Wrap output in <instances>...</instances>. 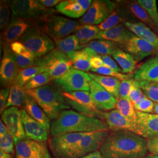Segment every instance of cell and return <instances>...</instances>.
Instances as JSON below:
<instances>
[{
  "label": "cell",
  "instance_id": "9a60e30c",
  "mask_svg": "<svg viewBox=\"0 0 158 158\" xmlns=\"http://www.w3.org/2000/svg\"><path fill=\"white\" fill-rule=\"evenodd\" d=\"M1 120L6 125L8 132L14 137L15 144L25 138L22 110L16 107L8 108L1 114Z\"/></svg>",
  "mask_w": 158,
  "mask_h": 158
},
{
  "label": "cell",
  "instance_id": "94428289",
  "mask_svg": "<svg viewBox=\"0 0 158 158\" xmlns=\"http://www.w3.org/2000/svg\"><path fill=\"white\" fill-rule=\"evenodd\" d=\"M152 156V155H147V156H144V157H142V158H151Z\"/></svg>",
  "mask_w": 158,
  "mask_h": 158
},
{
  "label": "cell",
  "instance_id": "ac0fdd59",
  "mask_svg": "<svg viewBox=\"0 0 158 158\" xmlns=\"http://www.w3.org/2000/svg\"><path fill=\"white\" fill-rule=\"evenodd\" d=\"M28 19L12 16L8 25L3 30L2 34L4 45H9L18 41L30 27Z\"/></svg>",
  "mask_w": 158,
  "mask_h": 158
},
{
  "label": "cell",
  "instance_id": "f6af8a7d",
  "mask_svg": "<svg viewBox=\"0 0 158 158\" xmlns=\"http://www.w3.org/2000/svg\"><path fill=\"white\" fill-rule=\"evenodd\" d=\"M12 51L17 55L23 56L29 59H37L34 55L27 49V48L19 41H16L12 43L10 45Z\"/></svg>",
  "mask_w": 158,
  "mask_h": 158
},
{
  "label": "cell",
  "instance_id": "1f68e13d",
  "mask_svg": "<svg viewBox=\"0 0 158 158\" xmlns=\"http://www.w3.org/2000/svg\"><path fill=\"white\" fill-rule=\"evenodd\" d=\"M55 44L58 51L68 56L74 51H80L83 49V46L80 45L78 38L75 35H69L62 39L55 40Z\"/></svg>",
  "mask_w": 158,
  "mask_h": 158
},
{
  "label": "cell",
  "instance_id": "2e32d148",
  "mask_svg": "<svg viewBox=\"0 0 158 158\" xmlns=\"http://www.w3.org/2000/svg\"><path fill=\"white\" fill-rule=\"evenodd\" d=\"M90 91L93 102L98 111L104 112L116 108L117 98L93 80L90 83Z\"/></svg>",
  "mask_w": 158,
  "mask_h": 158
},
{
  "label": "cell",
  "instance_id": "d590c367",
  "mask_svg": "<svg viewBox=\"0 0 158 158\" xmlns=\"http://www.w3.org/2000/svg\"><path fill=\"white\" fill-rule=\"evenodd\" d=\"M44 72H45L43 68L39 66H33L25 69H21L18 74L14 83L24 87L36 75Z\"/></svg>",
  "mask_w": 158,
  "mask_h": 158
},
{
  "label": "cell",
  "instance_id": "8d00e7d4",
  "mask_svg": "<svg viewBox=\"0 0 158 158\" xmlns=\"http://www.w3.org/2000/svg\"><path fill=\"white\" fill-rule=\"evenodd\" d=\"M116 110H117L125 118L136 123V111L134 104L129 99L118 98L116 104Z\"/></svg>",
  "mask_w": 158,
  "mask_h": 158
},
{
  "label": "cell",
  "instance_id": "484cf974",
  "mask_svg": "<svg viewBox=\"0 0 158 158\" xmlns=\"http://www.w3.org/2000/svg\"><path fill=\"white\" fill-rule=\"evenodd\" d=\"M134 78L136 81L158 83V57L142 64L135 72Z\"/></svg>",
  "mask_w": 158,
  "mask_h": 158
},
{
  "label": "cell",
  "instance_id": "b9f144b4",
  "mask_svg": "<svg viewBox=\"0 0 158 158\" xmlns=\"http://www.w3.org/2000/svg\"><path fill=\"white\" fill-rule=\"evenodd\" d=\"M11 8L8 1H1L0 3V28L4 30L10 23Z\"/></svg>",
  "mask_w": 158,
  "mask_h": 158
},
{
  "label": "cell",
  "instance_id": "83f0119b",
  "mask_svg": "<svg viewBox=\"0 0 158 158\" xmlns=\"http://www.w3.org/2000/svg\"><path fill=\"white\" fill-rule=\"evenodd\" d=\"M112 56L118 64L123 73H131L135 69L137 62L134 57L118 47L113 52Z\"/></svg>",
  "mask_w": 158,
  "mask_h": 158
},
{
  "label": "cell",
  "instance_id": "f5cc1de1",
  "mask_svg": "<svg viewBox=\"0 0 158 158\" xmlns=\"http://www.w3.org/2000/svg\"><path fill=\"white\" fill-rule=\"evenodd\" d=\"M91 69H97L104 66L102 60V57L99 55H97L91 58L90 60Z\"/></svg>",
  "mask_w": 158,
  "mask_h": 158
},
{
  "label": "cell",
  "instance_id": "e575fe53",
  "mask_svg": "<svg viewBox=\"0 0 158 158\" xmlns=\"http://www.w3.org/2000/svg\"><path fill=\"white\" fill-rule=\"evenodd\" d=\"M26 95V90L24 89L23 87L16 83H14L10 87V95L6 108L23 106Z\"/></svg>",
  "mask_w": 158,
  "mask_h": 158
},
{
  "label": "cell",
  "instance_id": "d6986e66",
  "mask_svg": "<svg viewBox=\"0 0 158 158\" xmlns=\"http://www.w3.org/2000/svg\"><path fill=\"white\" fill-rule=\"evenodd\" d=\"M136 124L142 137L150 139L158 136V115L136 111Z\"/></svg>",
  "mask_w": 158,
  "mask_h": 158
},
{
  "label": "cell",
  "instance_id": "6da1fadb",
  "mask_svg": "<svg viewBox=\"0 0 158 158\" xmlns=\"http://www.w3.org/2000/svg\"><path fill=\"white\" fill-rule=\"evenodd\" d=\"M148 151L145 138L127 130L110 132L100 148L103 158H141Z\"/></svg>",
  "mask_w": 158,
  "mask_h": 158
},
{
  "label": "cell",
  "instance_id": "8992f818",
  "mask_svg": "<svg viewBox=\"0 0 158 158\" xmlns=\"http://www.w3.org/2000/svg\"><path fill=\"white\" fill-rule=\"evenodd\" d=\"M36 66L43 68L54 80L60 78L73 67V63L68 55L57 49L49 52L37 59Z\"/></svg>",
  "mask_w": 158,
  "mask_h": 158
},
{
  "label": "cell",
  "instance_id": "74e56055",
  "mask_svg": "<svg viewBox=\"0 0 158 158\" xmlns=\"http://www.w3.org/2000/svg\"><path fill=\"white\" fill-rule=\"evenodd\" d=\"M137 81L147 98L158 103V83L147 81Z\"/></svg>",
  "mask_w": 158,
  "mask_h": 158
},
{
  "label": "cell",
  "instance_id": "44dd1931",
  "mask_svg": "<svg viewBox=\"0 0 158 158\" xmlns=\"http://www.w3.org/2000/svg\"><path fill=\"white\" fill-rule=\"evenodd\" d=\"M22 118L25 135L29 139L39 142H45L48 139V131L38 121L22 110Z\"/></svg>",
  "mask_w": 158,
  "mask_h": 158
},
{
  "label": "cell",
  "instance_id": "db71d44e",
  "mask_svg": "<svg viewBox=\"0 0 158 158\" xmlns=\"http://www.w3.org/2000/svg\"><path fill=\"white\" fill-rule=\"evenodd\" d=\"M40 3L46 8H51L54 6H57L62 1L60 0H40Z\"/></svg>",
  "mask_w": 158,
  "mask_h": 158
},
{
  "label": "cell",
  "instance_id": "e0dca14e",
  "mask_svg": "<svg viewBox=\"0 0 158 158\" xmlns=\"http://www.w3.org/2000/svg\"><path fill=\"white\" fill-rule=\"evenodd\" d=\"M121 46L124 49L126 52L134 57L136 62L141 61L145 57L152 55L158 51L151 44L136 36Z\"/></svg>",
  "mask_w": 158,
  "mask_h": 158
},
{
  "label": "cell",
  "instance_id": "91938a15",
  "mask_svg": "<svg viewBox=\"0 0 158 158\" xmlns=\"http://www.w3.org/2000/svg\"><path fill=\"white\" fill-rule=\"evenodd\" d=\"M153 113H155L156 115H158V103H155Z\"/></svg>",
  "mask_w": 158,
  "mask_h": 158
},
{
  "label": "cell",
  "instance_id": "680465c9",
  "mask_svg": "<svg viewBox=\"0 0 158 158\" xmlns=\"http://www.w3.org/2000/svg\"><path fill=\"white\" fill-rule=\"evenodd\" d=\"M0 158H13L10 153H7L2 151H0Z\"/></svg>",
  "mask_w": 158,
  "mask_h": 158
},
{
  "label": "cell",
  "instance_id": "be15d7a7",
  "mask_svg": "<svg viewBox=\"0 0 158 158\" xmlns=\"http://www.w3.org/2000/svg\"></svg>",
  "mask_w": 158,
  "mask_h": 158
},
{
  "label": "cell",
  "instance_id": "7dc6e473",
  "mask_svg": "<svg viewBox=\"0 0 158 158\" xmlns=\"http://www.w3.org/2000/svg\"><path fill=\"white\" fill-rule=\"evenodd\" d=\"M13 54H14V59L17 62V65L20 70L25 69L33 66H36V62L37 59L27 58V57L17 55L14 52H13Z\"/></svg>",
  "mask_w": 158,
  "mask_h": 158
},
{
  "label": "cell",
  "instance_id": "4dcf8cb0",
  "mask_svg": "<svg viewBox=\"0 0 158 158\" xmlns=\"http://www.w3.org/2000/svg\"><path fill=\"white\" fill-rule=\"evenodd\" d=\"M56 10L63 15L73 18H79L85 14L77 0L62 1L56 6Z\"/></svg>",
  "mask_w": 158,
  "mask_h": 158
},
{
  "label": "cell",
  "instance_id": "3957f363",
  "mask_svg": "<svg viewBox=\"0 0 158 158\" xmlns=\"http://www.w3.org/2000/svg\"><path fill=\"white\" fill-rule=\"evenodd\" d=\"M26 93L36 102L52 119H56L63 111L70 108L61 89L57 85H45L38 89L26 91Z\"/></svg>",
  "mask_w": 158,
  "mask_h": 158
},
{
  "label": "cell",
  "instance_id": "5b68a950",
  "mask_svg": "<svg viewBox=\"0 0 158 158\" xmlns=\"http://www.w3.org/2000/svg\"><path fill=\"white\" fill-rule=\"evenodd\" d=\"M18 41L21 42L37 59L55 49V44L51 38L33 25H30Z\"/></svg>",
  "mask_w": 158,
  "mask_h": 158
},
{
  "label": "cell",
  "instance_id": "ffe728a7",
  "mask_svg": "<svg viewBox=\"0 0 158 158\" xmlns=\"http://www.w3.org/2000/svg\"><path fill=\"white\" fill-rule=\"evenodd\" d=\"M102 117L107 125L108 128L111 131L127 130L139 135V131L135 123L125 118L117 110L102 112Z\"/></svg>",
  "mask_w": 158,
  "mask_h": 158
},
{
  "label": "cell",
  "instance_id": "836d02e7",
  "mask_svg": "<svg viewBox=\"0 0 158 158\" xmlns=\"http://www.w3.org/2000/svg\"><path fill=\"white\" fill-rule=\"evenodd\" d=\"M87 47L100 55H112L118 48V44L107 40H92L87 44Z\"/></svg>",
  "mask_w": 158,
  "mask_h": 158
},
{
  "label": "cell",
  "instance_id": "6125c7cd",
  "mask_svg": "<svg viewBox=\"0 0 158 158\" xmlns=\"http://www.w3.org/2000/svg\"><path fill=\"white\" fill-rule=\"evenodd\" d=\"M151 158H158V156H152Z\"/></svg>",
  "mask_w": 158,
  "mask_h": 158
},
{
  "label": "cell",
  "instance_id": "6f0895ef",
  "mask_svg": "<svg viewBox=\"0 0 158 158\" xmlns=\"http://www.w3.org/2000/svg\"><path fill=\"white\" fill-rule=\"evenodd\" d=\"M8 132V131L6 125L2 120H1L0 121V136L5 135Z\"/></svg>",
  "mask_w": 158,
  "mask_h": 158
},
{
  "label": "cell",
  "instance_id": "603a6c76",
  "mask_svg": "<svg viewBox=\"0 0 158 158\" xmlns=\"http://www.w3.org/2000/svg\"><path fill=\"white\" fill-rule=\"evenodd\" d=\"M23 108L29 116L38 121L48 131H50L51 126L50 118L40 107L36 102L27 94L23 104Z\"/></svg>",
  "mask_w": 158,
  "mask_h": 158
},
{
  "label": "cell",
  "instance_id": "8fae6325",
  "mask_svg": "<svg viewBox=\"0 0 158 158\" xmlns=\"http://www.w3.org/2000/svg\"><path fill=\"white\" fill-rule=\"evenodd\" d=\"M117 3L108 0H94L85 15L79 19L81 25H99L112 13Z\"/></svg>",
  "mask_w": 158,
  "mask_h": 158
},
{
  "label": "cell",
  "instance_id": "7bdbcfd3",
  "mask_svg": "<svg viewBox=\"0 0 158 158\" xmlns=\"http://www.w3.org/2000/svg\"><path fill=\"white\" fill-rule=\"evenodd\" d=\"M145 98L147 96L143 93L138 81L135 80L129 94L130 101L134 104V106H135Z\"/></svg>",
  "mask_w": 158,
  "mask_h": 158
},
{
  "label": "cell",
  "instance_id": "f35d334b",
  "mask_svg": "<svg viewBox=\"0 0 158 158\" xmlns=\"http://www.w3.org/2000/svg\"><path fill=\"white\" fill-rule=\"evenodd\" d=\"M53 79L49 74L47 72H44L34 77L27 84L25 85L23 88L26 91L38 89L47 85Z\"/></svg>",
  "mask_w": 158,
  "mask_h": 158
},
{
  "label": "cell",
  "instance_id": "9f6ffc18",
  "mask_svg": "<svg viewBox=\"0 0 158 158\" xmlns=\"http://www.w3.org/2000/svg\"><path fill=\"white\" fill-rule=\"evenodd\" d=\"M78 158H103L100 151H97L94 152L90 153L85 156Z\"/></svg>",
  "mask_w": 158,
  "mask_h": 158
},
{
  "label": "cell",
  "instance_id": "816d5d0a",
  "mask_svg": "<svg viewBox=\"0 0 158 158\" xmlns=\"http://www.w3.org/2000/svg\"><path fill=\"white\" fill-rule=\"evenodd\" d=\"M148 151L153 156H158V136L148 139L147 141Z\"/></svg>",
  "mask_w": 158,
  "mask_h": 158
},
{
  "label": "cell",
  "instance_id": "5bb4252c",
  "mask_svg": "<svg viewBox=\"0 0 158 158\" xmlns=\"http://www.w3.org/2000/svg\"><path fill=\"white\" fill-rule=\"evenodd\" d=\"M16 158H51L44 142L25 138L15 143Z\"/></svg>",
  "mask_w": 158,
  "mask_h": 158
},
{
  "label": "cell",
  "instance_id": "4316f807",
  "mask_svg": "<svg viewBox=\"0 0 158 158\" xmlns=\"http://www.w3.org/2000/svg\"><path fill=\"white\" fill-rule=\"evenodd\" d=\"M130 31L136 36L147 40L158 49V36L147 25L141 22L126 21L123 23Z\"/></svg>",
  "mask_w": 158,
  "mask_h": 158
},
{
  "label": "cell",
  "instance_id": "7a4b0ae2",
  "mask_svg": "<svg viewBox=\"0 0 158 158\" xmlns=\"http://www.w3.org/2000/svg\"><path fill=\"white\" fill-rule=\"evenodd\" d=\"M106 123L101 119L90 117L73 110H64L51 124L52 138L70 133L90 132L108 130Z\"/></svg>",
  "mask_w": 158,
  "mask_h": 158
},
{
  "label": "cell",
  "instance_id": "d4e9b609",
  "mask_svg": "<svg viewBox=\"0 0 158 158\" xmlns=\"http://www.w3.org/2000/svg\"><path fill=\"white\" fill-rule=\"evenodd\" d=\"M97 55L98 54L94 51L86 46L81 50L71 53L68 55V57L73 63V69L85 72L91 70V59Z\"/></svg>",
  "mask_w": 158,
  "mask_h": 158
},
{
  "label": "cell",
  "instance_id": "f1b7e54d",
  "mask_svg": "<svg viewBox=\"0 0 158 158\" xmlns=\"http://www.w3.org/2000/svg\"><path fill=\"white\" fill-rule=\"evenodd\" d=\"M89 75L91 79L100 85L106 90L117 99L118 98L119 88L121 83L120 80L98 74L89 73Z\"/></svg>",
  "mask_w": 158,
  "mask_h": 158
},
{
  "label": "cell",
  "instance_id": "11a10c76",
  "mask_svg": "<svg viewBox=\"0 0 158 158\" xmlns=\"http://www.w3.org/2000/svg\"><path fill=\"white\" fill-rule=\"evenodd\" d=\"M77 1L80 5L81 6L84 12L85 13H86L91 6L92 1L91 0H77Z\"/></svg>",
  "mask_w": 158,
  "mask_h": 158
},
{
  "label": "cell",
  "instance_id": "52a82bcc",
  "mask_svg": "<svg viewBox=\"0 0 158 158\" xmlns=\"http://www.w3.org/2000/svg\"><path fill=\"white\" fill-rule=\"evenodd\" d=\"M12 17L26 19H35L40 17L53 15L55 10L42 6L39 1H8Z\"/></svg>",
  "mask_w": 158,
  "mask_h": 158
},
{
  "label": "cell",
  "instance_id": "7402d4cb",
  "mask_svg": "<svg viewBox=\"0 0 158 158\" xmlns=\"http://www.w3.org/2000/svg\"><path fill=\"white\" fill-rule=\"evenodd\" d=\"M134 36V34L132 33L124 23H119L109 30L101 31L98 35L96 40H110L122 46L125 44Z\"/></svg>",
  "mask_w": 158,
  "mask_h": 158
},
{
  "label": "cell",
  "instance_id": "d6a6232c",
  "mask_svg": "<svg viewBox=\"0 0 158 158\" xmlns=\"http://www.w3.org/2000/svg\"><path fill=\"white\" fill-rule=\"evenodd\" d=\"M101 32L98 26L92 25H81L75 32V35L78 38L81 45L88 44L92 40H96Z\"/></svg>",
  "mask_w": 158,
  "mask_h": 158
},
{
  "label": "cell",
  "instance_id": "7c38bea8",
  "mask_svg": "<svg viewBox=\"0 0 158 158\" xmlns=\"http://www.w3.org/2000/svg\"><path fill=\"white\" fill-rule=\"evenodd\" d=\"M87 132L70 133L52 138L50 148L56 158H69L70 153Z\"/></svg>",
  "mask_w": 158,
  "mask_h": 158
},
{
  "label": "cell",
  "instance_id": "681fc988",
  "mask_svg": "<svg viewBox=\"0 0 158 158\" xmlns=\"http://www.w3.org/2000/svg\"><path fill=\"white\" fill-rule=\"evenodd\" d=\"M10 87H4L0 91V113L2 114L6 109Z\"/></svg>",
  "mask_w": 158,
  "mask_h": 158
},
{
  "label": "cell",
  "instance_id": "f546056e",
  "mask_svg": "<svg viewBox=\"0 0 158 158\" xmlns=\"http://www.w3.org/2000/svg\"><path fill=\"white\" fill-rule=\"evenodd\" d=\"M128 15L125 11L124 8L121 6H118L112 13L106 18L102 23L98 25V28L101 31H107L116 27L121 23L127 21Z\"/></svg>",
  "mask_w": 158,
  "mask_h": 158
},
{
  "label": "cell",
  "instance_id": "60d3db41",
  "mask_svg": "<svg viewBox=\"0 0 158 158\" xmlns=\"http://www.w3.org/2000/svg\"><path fill=\"white\" fill-rule=\"evenodd\" d=\"M91 71L92 72L96 73L100 75L113 77L119 79L120 80L130 79L133 76L132 75H128V74H125L122 73H119L118 72H116L113 69H111V68H108L105 65L102 66L101 68H97V69H91Z\"/></svg>",
  "mask_w": 158,
  "mask_h": 158
},
{
  "label": "cell",
  "instance_id": "9c48e42d",
  "mask_svg": "<svg viewBox=\"0 0 158 158\" xmlns=\"http://www.w3.org/2000/svg\"><path fill=\"white\" fill-rule=\"evenodd\" d=\"M91 80L89 73L72 68L60 78L54 80V81L63 92L90 91Z\"/></svg>",
  "mask_w": 158,
  "mask_h": 158
},
{
  "label": "cell",
  "instance_id": "cb8c5ba5",
  "mask_svg": "<svg viewBox=\"0 0 158 158\" xmlns=\"http://www.w3.org/2000/svg\"><path fill=\"white\" fill-rule=\"evenodd\" d=\"M123 6H121L125 11L128 15V17H134L136 19L141 21L142 23L149 26V28L153 29L158 32V30L155 23L149 17L147 11L137 1H125L122 3Z\"/></svg>",
  "mask_w": 158,
  "mask_h": 158
},
{
  "label": "cell",
  "instance_id": "4fadbf2b",
  "mask_svg": "<svg viewBox=\"0 0 158 158\" xmlns=\"http://www.w3.org/2000/svg\"><path fill=\"white\" fill-rule=\"evenodd\" d=\"M19 70L10 46L4 45L0 68L1 86L4 88L10 87L14 83Z\"/></svg>",
  "mask_w": 158,
  "mask_h": 158
},
{
  "label": "cell",
  "instance_id": "f907efd6",
  "mask_svg": "<svg viewBox=\"0 0 158 158\" xmlns=\"http://www.w3.org/2000/svg\"><path fill=\"white\" fill-rule=\"evenodd\" d=\"M100 56L102 57V60L105 66L111 68V69H113L116 72H118L119 73L123 72L121 69L119 68L117 62L111 57L108 55H100Z\"/></svg>",
  "mask_w": 158,
  "mask_h": 158
},
{
  "label": "cell",
  "instance_id": "30bf717a",
  "mask_svg": "<svg viewBox=\"0 0 158 158\" xmlns=\"http://www.w3.org/2000/svg\"><path fill=\"white\" fill-rule=\"evenodd\" d=\"M109 133V130L87 132L74 148L69 158H80L98 151Z\"/></svg>",
  "mask_w": 158,
  "mask_h": 158
},
{
  "label": "cell",
  "instance_id": "ab89813d",
  "mask_svg": "<svg viewBox=\"0 0 158 158\" xmlns=\"http://www.w3.org/2000/svg\"><path fill=\"white\" fill-rule=\"evenodd\" d=\"M138 2L147 11L158 30V11L155 0H138Z\"/></svg>",
  "mask_w": 158,
  "mask_h": 158
},
{
  "label": "cell",
  "instance_id": "c3c4849f",
  "mask_svg": "<svg viewBox=\"0 0 158 158\" xmlns=\"http://www.w3.org/2000/svg\"><path fill=\"white\" fill-rule=\"evenodd\" d=\"M154 107L155 103L147 97L138 104L134 106V108L136 111L141 113H153Z\"/></svg>",
  "mask_w": 158,
  "mask_h": 158
},
{
  "label": "cell",
  "instance_id": "277c9868",
  "mask_svg": "<svg viewBox=\"0 0 158 158\" xmlns=\"http://www.w3.org/2000/svg\"><path fill=\"white\" fill-rule=\"evenodd\" d=\"M31 23L55 40L68 36L76 32L81 25L76 21L54 14L31 19Z\"/></svg>",
  "mask_w": 158,
  "mask_h": 158
},
{
  "label": "cell",
  "instance_id": "ba28073f",
  "mask_svg": "<svg viewBox=\"0 0 158 158\" xmlns=\"http://www.w3.org/2000/svg\"><path fill=\"white\" fill-rule=\"evenodd\" d=\"M62 94L68 106L72 107L77 112L88 117L102 119V111L97 109L89 91L62 92Z\"/></svg>",
  "mask_w": 158,
  "mask_h": 158
},
{
  "label": "cell",
  "instance_id": "bcb514c9",
  "mask_svg": "<svg viewBox=\"0 0 158 158\" xmlns=\"http://www.w3.org/2000/svg\"><path fill=\"white\" fill-rule=\"evenodd\" d=\"M134 80H135L131 78L121 80L119 88L118 98L129 99L130 91L131 90Z\"/></svg>",
  "mask_w": 158,
  "mask_h": 158
},
{
  "label": "cell",
  "instance_id": "ee69618b",
  "mask_svg": "<svg viewBox=\"0 0 158 158\" xmlns=\"http://www.w3.org/2000/svg\"><path fill=\"white\" fill-rule=\"evenodd\" d=\"M14 139L10 132H7L5 135L0 136V148L1 150L7 153L14 152Z\"/></svg>",
  "mask_w": 158,
  "mask_h": 158
}]
</instances>
